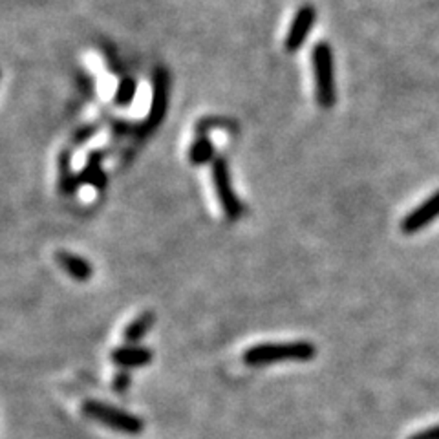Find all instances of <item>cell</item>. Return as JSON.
Segmentation results:
<instances>
[{
  "label": "cell",
  "mask_w": 439,
  "mask_h": 439,
  "mask_svg": "<svg viewBox=\"0 0 439 439\" xmlns=\"http://www.w3.org/2000/svg\"><path fill=\"white\" fill-rule=\"evenodd\" d=\"M315 353L317 348L311 342H266L245 351L244 361L251 366H262L280 361H309Z\"/></svg>",
  "instance_id": "obj_1"
},
{
  "label": "cell",
  "mask_w": 439,
  "mask_h": 439,
  "mask_svg": "<svg viewBox=\"0 0 439 439\" xmlns=\"http://www.w3.org/2000/svg\"><path fill=\"white\" fill-rule=\"evenodd\" d=\"M313 77H315V98L321 108H334L337 103V86H335L334 50L328 43L315 44L311 51Z\"/></svg>",
  "instance_id": "obj_2"
},
{
  "label": "cell",
  "mask_w": 439,
  "mask_h": 439,
  "mask_svg": "<svg viewBox=\"0 0 439 439\" xmlns=\"http://www.w3.org/2000/svg\"><path fill=\"white\" fill-rule=\"evenodd\" d=\"M211 176L212 185H215L216 196L220 200V205L224 209L225 216L229 220H238L244 212V205H242L240 198L237 196L234 189H232L231 172H229V165L224 156L215 157L211 165Z\"/></svg>",
  "instance_id": "obj_3"
},
{
  "label": "cell",
  "mask_w": 439,
  "mask_h": 439,
  "mask_svg": "<svg viewBox=\"0 0 439 439\" xmlns=\"http://www.w3.org/2000/svg\"><path fill=\"white\" fill-rule=\"evenodd\" d=\"M83 410H85V414L88 415V418L103 423L105 427L125 432V434H140L145 427L143 421H141L138 415L123 412V410L114 408V406L106 405V403L88 401L83 405Z\"/></svg>",
  "instance_id": "obj_4"
},
{
  "label": "cell",
  "mask_w": 439,
  "mask_h": 439,
  "mask_svg": "<svg viewBox=\"0 0 439 439\" xmlns=\"http://www.w3.org/2000/svg\"><path fill=\"white\" fill-rule=\"evenodd\" d=\"M169 73L163 68H157L156 73H154V95H153V105H150V112H148V118L145 121V125L141 127L143 134H150L153 130H156L157 125L163 121L165 110H167V101H169Z\"/></svg>",
  "instance_id": "obj_5"
},
{
  "label": "cell",
  "mask_w": 439,
  "mask_h": 439,
  "mask_svg": "<svg viewBox=\"0 0 439 439\" xmlns=\"http://www.w3.org/2000/svg\"><path fill=\"white\" fill-rule=\"evenodd\" d=\"M315 21H317V9L313 8L311 4L302 6L295 13L291 26H289V31L286 35V43H284V46H286L289 53H295V51H299L300 48L304 46L306 38L309 37L313 26H315Z\"/></svg>",
  "instance_id": "obj_6"
},
{
  "label": "cell",
  "mask_w": 439,
  "mask_h": 439,
  "mask_svg": "<svg viewBox=\"0 0 439 439\" xmlns=\"http://www.w3.org/2000/svg\"><path fill=\"white\" fill-rule=\"evenodd\" d=\"M438 216H439V190H435L430 198L425 200L419 207H415L410 215L405 216V220L401 222V231L406 232V234H414V232L428 227Z\"/></svg>",
  "instance_id": "obj_7"
},
{
  "label": "cell",
  "mask_w": 439,
  "mask_h": 439,
  "mask_svg": "<svg viewBox=\"0 0 439 439\" xmlns=\"http://www.w3.org/2000/svg\"><path fill=\"white\" fill-rule=\"evenodd\" d=\"M112 361L119 366L125 368H138L153 361V351L148 348L140 346H123L112 351Z\"/></svg>",
  "instance_id": "obj_8"
},
{
  "label": "cell",
  "mask_w": 439,
  "mask_h": 439,
  "mask_svg": "<svg viewBox=\"0 0 439 439\" xmlns=\"http://www.w3.org/2000/svg\"><path fill=\"white\" fill-rule=\"evenodd\" d=\"M57 262H59V266L63 267L70 277H73L76 280H81V282H85V280H88L90 277H92V266H90V262H86L85 258L79 257V254L61 251V253L57 254Z\"/></svg>",
  "instance_id": "obj_9"
},
{
  "label": "cell",
  "mask_w": 439,
  "mask_h": 439,
  "mask_svg": "<svg viewBox=\"0 0 439 439\" xmlns=\"http://www.w3.org/2000/svg\"><path fill=\"white\" fill-rule=\"evenodd\" d=\"M189 161L192 165H205L215 161V145L205 134H200L189 148Z\"/></svg>",
  "instance_id": "obj_10"
},
{
  "label": "cell",
  "mask_w": 439,
  "mask_h": 439,
  "mask_svg": "<svg viewBox=\"0 0 439 439\" xmlns=\"http://www.w3.org/2000/svg\"><path fill=\"white\" fill-rule=\"evenodd\" d=\"M101 161H103L101 153L90 154L85 170L79 174L81 183H90V185L98 187V189L105 187V172H103L101 169Z\"/></svg>",
  "instance_id": "obj_11"
},
{
  "label": "cell",
  "mask_w": 439,
  "mask_h": 439,
  "mask_svg": "<svg viewBox=\"0 0 439 439\" xmlns=\"http://www.w3.org/2000/svg\"><path fill=\"white\" fill-rule=\"evenodd\" d=\"M154 324V315L153 313H141L140 317H135L130 324L125 328V341L128 344H134V342L140 341L148 329L153 328Z\"/></svg>",
  "instance_id": "obj_12"
},
{
  "label": "cell",
  "mask_w": 439,
  "mask_h": 439,
  "mask_svg": "<svg viewBox=\"0 0 439 439\" xmlns=\"http://www.w3.org/2000/svg\"><path fill=\"white\" fill-rule=\"evenodd\" d=\"M135 92H138V83H135L132 77H125V79L119 81L118 90H115V105L119 106H128L135 98Z\"/></svg>",
  "instance_id": "obj_13"
},
{
  "label": "cell",
  "mask_w": 439,
  "mask_h": 439,
  "mask_svg": "<svg viewBox=\"0 0 439 439\" xmlns=\"http://www.w3.org/2000/svg\"><path fill=\"white\" fill-rule=\"evenodd\" d=\"M95 132H98V127L95 125H88V127H83L79 128V130L73 134L72 141L76 145H81V143H86V141L90 140V138H93L95 135Z\"/></svg>",
  "instance_id": "obj_14"
},
{
  "label": "cell",
  "mask_w": 439,
  "mask_h": 439,
  "mask_svg": "<svg viewBox=\"0 0 439 439\" xmlns=\"http://www.w3.org/2000/svg\"><path fill=\"white\" fill-rule=\"evenodd\" d=\"M408 439H439V425H435V427L427 428V430H421L418 432V434L410 435Z\"/></svg>",
  "instance_id": "obj_15"
},
{
  "label": "cell",
  "mask_w": 439,
  "mask_h": 439,
  "mask_svg": "<svg viewBox=\"0 0 439 439\" xmlns=\"http://www.w3.org/2000/svg\"><path fill=\"white\" fill-rule=\"evenodd\" d=\"M114 386L118 390H125V388H127V386H128V376H127V373H119V376L115 377Z\"/></svg>",
  "instance_id": "obj_16"
}]
</instances>
